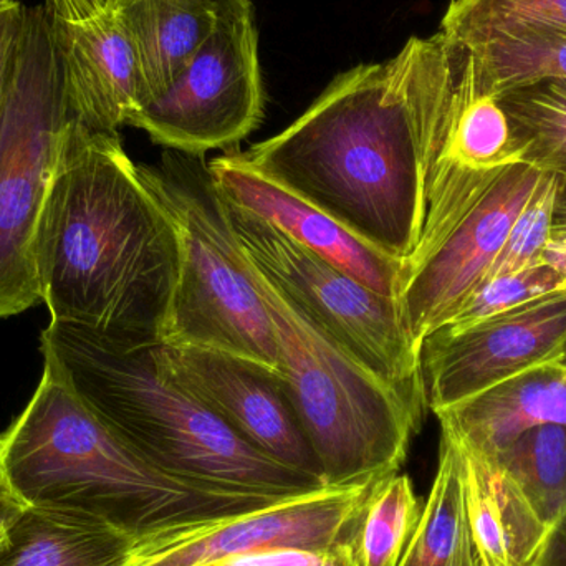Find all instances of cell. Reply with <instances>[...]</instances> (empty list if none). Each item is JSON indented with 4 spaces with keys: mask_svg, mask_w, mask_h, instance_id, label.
Instances as JSON below:
<instances>
[{
    "mask_svg": "<svg viewBox=\"0 0 566 566\" xmlns=\"http://www.w3.org/2000/svg\"><path fill=\"white\" fill-rule=\"evenodd\" d=\"M459 70L454 40L411 36L392 59L336 76L292 125L242 155L405 265Z\"/></svg>",
    "mask_w": 566,
    "mask_h": 566,
    "instance_id": "6da1fadb",
    "label": "cell"
},
{
    "mask_svg": "<svg viewBox=\"0 0 566 566\" xmlns=\"http://www.w3.org/2000/svg\"><path fill=\"white\" fill-rule=\"evenodd\" d=\"M35 265L52 322L122 345L163 343L178 231L118 133L66 123L36 229Z\"/></svg>",
    "mask_w": 566,
    "mask_h": 566,
    "instance_id": "7a4b0ae2",
    "label": "cell"
},
{
    "mask_svg": "<svg viewBox=\"0 0 566 566\" xmlns=\"http://www.w3.org/2000/svg\"><path fill=\"white\" fill-rule=\"evenodd\" d=\"M0 484L23 507L95 518L138 537L283 501L159 471L49 366L22 415L0 434Z\"/></svg>",
    "mask_w": 566,
    "mask_h": 566,
    "instance_id": "3957f363",
    "label": "cell"
},
{
    "mask_svg": "<svg viewBox=\"0 0 566 566\" xmlns=\"http://www.w3.org/2000/svg\"><path fill=\"white\" fill-rule=\"evenodd\" d=\"M153 348L63 322H50L40 338L43 366L159 471L201 488L277 499L326 489L249 444L182 389Z\"/></svg>",
    "mask_w": 566,
    "mask_h": 566,
    "instance_id": "277c9868",
    "label": "cell"
},
{
    "mask_svg": "<svg viewBox=\"0 0 566 566\" xmlns=\"http://www.w3.org/2000/svg\"><path fill=\"white\" fill-rule=\"evenodd\" d=\"M251 272L274 325L279 371L315 452L323 484L359 488L398 474L428 406L412 401L353 358L252 262Z\"/></svg>",
    "mask_w": 566,
    "mask_h": 566,
    "instance_id": "5b68a950",
    "label": "cell"
},
{
    "mask_svg": "<svg viewBox=\"0 0 566 566\" xmlns=\"http://www.w3.org/2000/svg\"><path fill=\"white\" fill-rule=\"evenodd\" d=\"M139 171L171 214L179 239L163 343L221 349L281 368L271 315L205 155L168 149L159 166Z\"/></svg>",
    "mask_w": 566,
    "mask_h": 566,
    "instance_id": "8992f818",
    "label": "cell"
},
{
    "mask_svg": "<svg viewBox=\"0 0 566 566\" xmlns=\"http://www.w3.org/2000/svg\"><path fill=\"white\" fill-rule=\"evenodd\" d=\"M70 113L46 7H25L0 112V318L42 302L35 239Z\"/></svg>",
    "mask_w": 566,
    "mask_h": 566,
    "instance_id": "52a82bcc",
    "label": "cell"
},
{
    "mask_svg": "<svg viewBox=\"0 0 566 566\" xmlns=\"http://www.w3.org/2000/svg\"><path fill=\"white\" fill-rule=\"evenodd\" d=\"M228 206L245 255L275 289L369 371L428 406L421 352L406 329L398 300L296 244L259 216Z\"/></svg>",
    "mask_w": 566,
    "mask_h": 566,
    "instance_id": "ba28073f",
    "label": "cell"
},
{
    "mask_svg": "<svg viewBox=\"0 0 566 566\" xmlns=\"http://www.w3.org/2000/svg\"><path fill=\"white\" fill-rule=\"evenodd\" d=\"M259 36L251 10L226 19L178 78L132 125L175 151L238 148L264 116Z\"/></svg>",
    "mask_w": 566,
    "mask_h": 566,
    "instance_id": "9c48e42d",
    "label": "cell"
},
{
    "mask_svg": "<svg viewBox=\"0 0 566 566\" xmlns=\"http://www.w3.org/2000/svg\"><path fill=\"white\" fill-rule=\"evenodd\" d=\"M375 484L326 488L241 514L142 535L129 566H214L269 548L328 551L355 541L363 505Z\"/></svg>",
    "mask_w": 566,
    "mask_h": 566,
    "instance_id": "30bf717a",
    "label": "cell"
},
{
    "mask_svg": "<svg viewBox=\"0 0 566 566\" xmlns=\"http://www.w3.org/2000/svg\"><path fill=\"white\" fill-rule=\"evenodd\" d=\"M544 176L531 163L505 166L424 258L402 268L396 300L419 352L422 342L484 281Z\"/></svg>",
    "mask_w": 566,
    "mask_h": 566,
    "instance_id": "8fae6325",
    "label": "cell"
},
{
    "mask_svg": "<svg viewBox=\"0 0 566 566\" xmlns=\"http://www.w3.org/2000/svg\"><path fill=\"white\" fill-rule=\"evenodd\" d=\"M566 342V289L507 310L458 333L422 342L421 373L432 412L545 363L560 361Z\"/></svg>",
    "mask_w": 566,
    "mask_h": 566,
    "instance_id": "7c38bea8",
    "label": "cell"
},
{
    "mask_svg": "<svg viewBox=\"0 0 566 566\" xmlns=\"http://www.w3.org/2000/svg\"><path fill=\"white\" fill-rule=\"evenodd\" d=\"M153 349L161 368L182 389L249 444L286 468L323 482L315 452L279 369L201 346L158 343Z\"/></svg>",
    "mask_w": 566,
    "mask_h": 566,
    "instance_id": "4fadbf2b",
    "label": "cell"
},
{
    "mask_svg": "<svg viewBox=\"0 0 566 566\" xmlns=\"http://www.w3.org/2000/svg\"><path fill=\"white\" fill-rule=\"evenodd\" d=\"M70 118L92 132L132 125L139 102V73L118 0H49Z\"/></svg>",
    "mask_w": 566,
    "mask_h": 566,
    "instance_id": "5bb4252c",
    "label": "cell"
},
{
    "mask_svg": "<svg viewBox=\"0 0 566 566\" xmlns=\"http://www.w3.org/2000/svg\"><path fill=\"white\" fill-rule=\"evenodd\" d=\"M212 178L226 199L277 228L286 238L315 252L382 295L398 298L402 262L373 248L338 221L286 186L269 178L242 151L209 161Z\"/></svg>",
    "mask_w": 566,
    "mask_h": 566,
    "instance_id": "9a60e30c",
    "label": "cell"
},
{
    "mask_svg": "<svg viewBox=\"0 0 566 566\" xmlns=\"http://www.w3.org/2000/svg\"><path fill=\"white\" fill-rule=\"evenodd\" d=\"M434 415L469 454L494 459L532 429L566 426V365L525 369Z\"/></svg>",
    "mask_w": 566,
    "mask_h": 566,
    "instance_id": "2e32d148",
    "label": "cell"
},
{
    "mask_svg": "<svg viewBox=\"0 0 566 566\" xmlns=\"http://www.w3.org/2000/svg\"><path fill=\"white\" fill-rule=\"evenodd\" d=\"M118 2L138 63L142 108L172 85L226 19L252 9L251 0Z\"/></svg>",
    "mask_w": 566,
    "mask_h": 566,
    "instance_id": "e0dca14e",
    "label": "cell"
},
{
    "mask_svg": "<svg viewBox=\"0 0 566 566\" xmlns=\"http://www.w3.org/2000/svg\"><path fill=\"white\" fill-rule=\"evenodd\" d=\"M462 452L469 521L482 564L534 566L548 528L501 465Z\"/></svg>",
    "mask_w": 566,
    "mask_h": 566,
    "instance_id": "ac0fdd59",
    "label": "cell"
},
{
    "mask_svg": "<svg viewBox=\"0 0 566 566\" xmlns=\"http://www.w3.org/2000/svg\"><path fill=\"white\" fill-rule=\"evenodd\" d=\"M136 542L95 518L25 507L7 528L0 566H129Z\"/></svg>",
    "mask_w": 566,
    "mask_h": 566,
    "instance_id": "d6986e66",
    "label": "cell"
},
{
    "mask_svg": "<svg viewBox=\"0 0 566 566\" xmlns=\"http://www.w3.org/2000/svg\"><path fill=\"white\" fill-rule=\"evenodd\" d=\"M399 566H484L465 502L464 452L448 432L441 431L434 482Z\"/></svg>",
    "mask_w": 566,
    "mask_h": 566,
    "instance_id": "ffe728a7",
    "label": "cell"
},
{
    "mask_svg": "<svg viewBox=\"0 0 566 566\" xmlns=\"http://www.w3.org/2000/svg\"><path fill=\"white\" fill-rule=\"evenodd\" d=\"M459 50L461 70L458 86L431 171H494L522 161V153L515 145L507 113L494 96L475 95L469 75L468 55L461 45Z\"/></svg>",
    "mask_w": 566,
    "mask_h": 566,
    "instance_id": "44dd1931",
    "label": "cell"
},
{
    "mask_svg": "<svg viewBox=\"0 0 566 566\" xmlns=\"http://www.w3.org/2000/svg\"><path fill=\"white\" fill-rule=\"evenodd\" d=\"M452 40L465 50L475 95L499 96L542 80H566L565 33L512 30Z\"/></svg>",
    "mask_w": 566,
    "mask_h": 566,
    "instance_id": "7402d4cb",
    "label": "cell"
},
{
    "mask_svg": "<svg viewBox=\"0 0 566 566\" xmlns=\"http://www.w3.org/2000/svg\"><path fill=\"white\" fill-rule=\"evenodd\" d=\"M488 461L501 465L551 531L566 509V426L532 429Z\"/></svg>",
    "mask_w": 566,
    "mask_h": 566,
    "instance_id": "603a6c76",
    "label": "cell"
},
{
    "mask_svg": "<svg viewBox=\"0 0 566 566\" xmlns=\"http://www.w3.org/2000/svg\"><path fill=\"white\" fill-rule=\"evenodd\" d=\"M494 98L507 113L522 161L566 175V80H542Z\"/></svg>",
    "mask_w": 566,
    "mask_h": 566,
    "instance_id": "cb8c5ba5",
    "label": "cell"
},
{
    "mask_svg": "<svg viewBox=\"0 0 566 566\" xmlns=\"http://www.w3.org/2000/svg\"><path fill=\"white\" fill-rule=\"evenodd\" d=\"M424 504L408 475H389L373 485L359 515L355 535L358 566H399Z\"/></svg>",
    "mask_w": 566,
    "mask_h": 566,
    "instance_id": "d4e9b609",
    "label": "cell"
},
{
    "mask_svg": "<svg viewBox=\"0 0 566 566\" xmlns=\"http://www.w3.org/2000/svg\"><path fill=\"white\" fill-rule=\"evenodd\" d=\"M512 30L566 35V0H452L441 22V32L459 40Z\"/></svg>",
    "mask_w": 566,
    "mask_h": 566,
    "instance_id": "484cf974",
    "label": "cell"
},
{
    "mask_svg": "<svg viewBox=\"0 0 566 566\" xmlns=\"http://www.w3.org/2000/svg\"><path fill=\"white\" fill-rule=\"evenodd\" d=\"M562 289H566L564 279L542 262L514 274L491 279L472 290L448 322L436 332H462L475 323Z\"/></svg>",
    "mask_w": 566,
    "mask_h": 566,
    "instance_id": "4316f807",
    "label": "cell"
},
{
    "mask_svg": "<svg viewBox=\"0 0 566 566\" xmlns=\"http://www.w3.org/2000/svg\"><path fill=\"white\" fill-rule=\"evenodd\" d=\"M555 196L557 175L545 172L541 185L518 212L501 252L482 282L541 264L554 234Z\"/></svg>",
    "mask_w": 566,
    "mask_h": 566,
    "instance_id": "83f0119b",
    "label": "cell"
},
{
    "mask_svg": "<svg viewBox=\"0 0 566 566\" xmlns=\"http://www.w3.org/2000/svg\"><path fill=\"white\" fill-rule=\"evenodd\" d=\"M214 566H358V560L353 541L328 551L269 548L241 557L226 558Z\"/></svg>",
    "mask_w": 566,
    "mask_h": 566,
    "instance_id": "f1b7e54d",
    "label": "cell"
},
{
    "mask_svg": "<svg viewBox=\"0 0 566 566\" xmlns=\"http://www.w3.org/2000/svg\"><path fill=\"white\" fill-rule=\"evenodd\" d=\"M23 22L25 6L19 0H0V112L15 66Z\"/></svg>",
    "mask_w": 566,
    "mask_h": 566,
    "instance_id": "f546056e",
    "label": "cell"
},
{
    "mask_svg": "<svg viewBox=\"0 0 566 566\" xmlns=\"http://www.w3.org/2000/svg\"><path fill=\"white\" fill-rule=\"evenodd\" d=\"M535 566H566V509L552 525Z\"/></svg>",
    "mask_w": 566,
    "mask_h": 566,
    "instance_id": "4dcf8cb0",
    "label": "cell"
},
{
    "mask_svg": "<svg viewBox=\"0 0 566 566\" xmlns=\"http://www.w3.org/2000/svg\"><path fill=\"white\" fill-rule=\"evenodd\" d=\"M541 262L554 269L566 283V234L552 235Z\"/></svg>",
    "mask_w": 566,
    "mask_h": 566,
    "instance_id": "1f68e13d",
    "label": "cell"
},
{
    "mask_svg": "<svg viewBox=\"0 0 566 566\" xmlns=\"http://www.w3.org/2000/svg\"><path fill=\"white\" fill-rule=\"evenodd\" d=\"M23 511L25 507L0 484V527H10Z\"/></svg>",
    "mask_w": 566,
    "mask_h": 566,
    "instance_id": "d6a6232c",
    "label": "cell"
},
{
    "mask_svg": "<svg viewBox=\"0 0 566 566\" xmlns=\"http://www.w3.org/2000/svg\"><path fill=\"white\" fill-rule=\"evenodd\" d=\"M554 234H566V175H557V196H555L554 209Z\"/></svg>",
    "mask_w": 566,
    "mask_h": 566,
    "instance_id": "836d02e7",
    "label": "cell"
},
{
    "mask_svg": "<svg viewBox=\"0 0 566 566\" xmlns=\"http://www.w3.org/2000/svg\"><path fill=\"white\" fill-rule=\"evenodd\" d=\"M7 528L9 527H0V548H2L3 544H6Z\"/></svg>",
    "mask_w": 566,
    "mask_h": 566,
    "instance_id": "e575fe53",
    "label": "cell"
},
{
    "mask_svg": "<svg viewBox=\"0 0 566 566\" xmlns=\"http://www.w3.org/2000/svg\"><path fill=\"white\" fill-rule=\"evenodd\" d=\"M562 363H564V365H566V342H565V345H564V352H562V359H560Z\"/></svg>",
    "mask_w": 566,
    "mask_h": 566,
    "instance_id": "d590c367",
    "label": "cell"
},
{
    "mask_svg": "<svg viewBox=\"0 0 566 566\" xmlns=\"http://www.w3.org/2000/svg\"><path fill=\"white\" fill-rule=\"evenodd\" d=\"M535 566V565H534Z\"/></svg>",
    "mask_w": 566,
    "mask_h": 566,
    "instance_id": "8d00e7d4",
    "label": "cell"
}]
</instances>
